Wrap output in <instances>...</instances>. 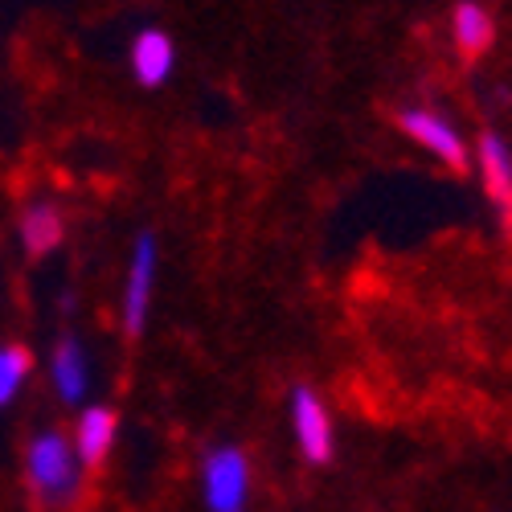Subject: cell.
Here are the masks:
<instances>
[{
  "label": "cell",
  "instance_id": "obj_1",
  "mask_svg": "<svg viewBox=\"0 0 512 512\" xmlns=\"http://www.w3.org/2000/svg\"><path fill=\"white\" fill-rule=\"evenodd\" d=\"M78 476H82V463L74 455V443L46 426L37 431L25 447V480H29V492L37 496V504L46 508H58V504H70L74 492H78Z\"/></svg>",
  "mask_w": 512,
  "mask_h": 512
},
{
  "label": "cell",
  "instance_id": "obj_2",
  "mask_svg": "<svg viewBox=\"0 0 512 512\" xmlns=\"http://www.w3.org/2000/svg\"><path fill=\"white\" fill-rule=\"evenodd\" d=\"M254 472L242 447L222 443L201 459V500L209 512H246Z\"/></svg>",
  "mask_w": 512,
  "mask_h": 512
},
{
  "label": "cell",
  "instance_id": "obj_3",
  "mask_svg": "<svg viewBox=\"0 0 512 512\" xmlns=\"http://www.w3.org/2000/svg\"><path fill=\"white\" fill-rule=\"evenodd\" d=\"M398 127L422 152H431L447 168H459L463 173V168L472 164V144H467V136L459 132V123H451L443 111L426 107V103H410L398 111Z\"/></svg>",
  "mask_w": 512,
  "mask_h": 512
},
{
  "label": "cell",
  "instance_id": "obj_4",
  "mask_svg": "<svg viewBox=\"0 0 512 512\" xmlns=\"http://www.w3.org/2000/svg\"><path fill=\"white\" fill-rule=\"evenodd\" d=\"M287 414H291V435L300 455L308 463H328L336 455V422L328 402L312 386H295L287 398Z\"/></svg>",
  "mask_w": 512,
  "mask_h": 512
},
{
  "label": "cell",
  "instance_id": "obj_5",
  "mask_svg": "<svg viewBox=\"0 0 512 512\" xmlns=\"http://www.w3.org/2000/svg\"><path fill=\"white\" fill-rule=\"evenodd\" d=\"M156 271H160V242L152 230H140L132 242V259H127V279H123V332L127 336H140L148 324Z\"/></svg>",
  "mask_w": 512,
  "mask_h": 512
},
{
  "label": "cell",
  "instance_id": "obj_6",
  "mask_svg": "<svg viewBox=\"0 0 512 512\" xmlns=\"http://www.w3.org/2000/svg\"><path fill=\"white\" fill-rule=\"evenodd\" d=\"M472 160L480 168L488 205L500 213L504 226H512V148H508V140L500 132H484L472 148Z\"/></svg>",
  "mask_w": 512,
  "mask_h": 512
},
{
  "label": "cell",
  "instance_id": "obj_7",
  "mask_svg": "<svg viewBox=\"0 0 512 512\" xmlns=\"http://www.w3.org/2000/svg\"><path fill=\"white\" fill-rule=\"evenodd\" d=\"M127 66H132L136 82L140 87H164L168 78H173L177 70V46H173V37H168L164 29L148 25L132 37V50H127Z\"/></svg>",
  "mask_w": 512,
  "mask_h": 512
},
{
  "label": "cell",
  "instance_id": "obj_8",
  "mask_svg": "<svg viewBox=\"0 0 512 512\" xmlns=\"http://www.w3.org/2000/svg\"><path fill=\"white\" fill-rule=\"evenodd\" d=\"M50 386L54 394L66 402V406H78L91 390V361H87V349L74 332L58 336L54 340V353H50Z\"/></svg>",
  "mask_w": 512,
  "mask_h": 512
},
{
  "label": "cell",
  "instance_id": "obj_9",
  "mask_svg": "<svg viewBox=\"0 0 512 512\" xmlns=\"http://www.w3.org/2000/svg\"><path fill=\"white\" fill-rule=\"evenodd\" d=\"M115 435H119V418L111 406H87L74 422V455L82 467H99L111 447H115Z\"/></svg>",
  "mask_w": 512,
  "mask_h": 512
},
{
  "label": "cell",
  "instance_id": "obj_10",
  "mask_svg": "<svg viewBox=\"0 0 512 512\" xmlns=\"http://www.w3.org/2000/svg\"><path fill=\"white\" fill-rule=\"evenodd\" d=\"M21 246L29 259H46V254H54L66 238V218H62V209L54 201H29L21 209Z\"/></svg>",
  "mask_w": 512,
  "mask_h": 512
},
{
  "label": "cell",
  "instance_id": "obj_11",
  "mask_svg": "<svg viewBox=\"0 0 512 512\" xmlns=\"http://www.w3.org/2000/svg\"><path fill=\"white\" fill-rule=\"evenodd\" d=\"M451 41L455 50L472 62L480 58L484 50H492L496 41V17L488 5H480V0H459V5L451 9Z\"/></svg>",
  "mask_w": 512,
  "mask_h": 512
},
{
  "label": "cell",
  "instance_id": "obj_12",
  "mask_svg": "<svg viewBox=\"0 0 512 512\" xmlns=\"http://www.w3.org/2000/svg\"><path fill=\"white\" fill-rule=\"evenodd\" d=\"M29 369H33V353L21 349V345H5L0 349V410H5L29 381Z\"/></svg>",
  "mask_w": 512,
  "mask_h": 512
}]
</instances>
